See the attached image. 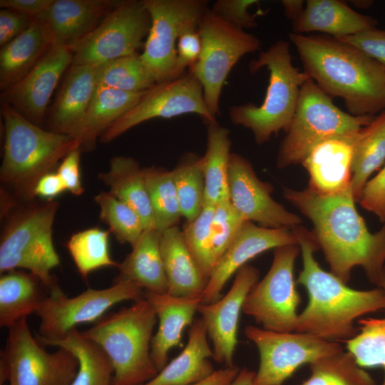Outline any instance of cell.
Segmentation results:
<instances>
[{"instance_id":"7c38bea8","label":"cell","mask_w":385,"mask_h":385,"mask_svg":"<svg viewBox=\"0 0 385 385\" xmlns=\"http://www.w3.org/2000/svg\"><path fill=\"white\" fill-rule=\"evenodd\" d=\"M299 245L274 250L272 265L265 277L247 294L242 312L262 329L277 332H295L300 296L294 278Z\"/></svg>"},{"instance_id":"f546056e","label":"cell","mask_w":385,"mask_h":385,"mask_svg":"<svg viewBox=\"0 0 385 385\" xmlns=\"http://www.w3.org/2000/svg\"><path fill=\"white\" fill-rule=\"evenodd\" d=\"M114 197L133 208L145 230L155 229L153 214L145 185L144 170L133 158L119 155L110 160L109 169L98 175Z\"/></svg>"},{"instance_id":"d590c367","label":"cell","mask_w":385,"mask_h":385,"mask_svg":"<svg viewBox=\"0 0 385 385\" xmlns=\"http://www.w3.org/2000/svg\"><path fill=\"white\" fill-rule=\"evenodd\" d=\"M143 170L155 229L162 232L177 226L182 215L173 171L154 166Z\"/></svg>"},{"instance_id":"c3c4849f","label":"cell","mask_w":385,"mask_h":385,"mask_svg":"<svg viewBox=\"0 0 385 385\" xmlns=\"http://www.w3.org/2000/svg\"><path fill=\"white\" fill-rule=\"evenodd\" d=\"M358 202L385 222V165L366 182Z\"/></svg>"},{"instance_id":"6da1fadb","label":"cell","mask_w":385,"mask_h":385,"mask_svg":"<svg viewBox=\"0 0 385 385\" xmlns=\"http://www.w3.org/2000/svg\"><path fill=\"white\" fill-rule=\"evenodd\" d=\"M283 195L312 222L314 239L332 274L347 284L351 270L359 266L376 284L385 266V222L371 233L356 210L351 189L322 195L309 187L284 188Z\"/></svg>"},{"instance_id":"ab89813d","label":"cell","mask_w":385,"mask_h":385,"mask_svg":"<svg viewBox=\"0 0 385 385\" xmlns=\"http://www.w3.org/2000/svg\"><path fill=\"white\" fill-rule=\"evenodd\" d=\"M108 237L109 231L92 227L73 234L67 242V249L83 279L101 267H118L119 263L110 256Z\"/></svg>"},{"instance_id":"4dcf8cb0","label":"cell","mask_w":385,"mask_h":385,"mask_svg":"<svg viewBox=\"0 0 385 385\" xmlns=\"http://www.w3.org/2000/svg\"><path fill=\"white\" fill-rule=\"evenodd\" d=\"M145 91L127 92L97 86L78 139L81 151L93 150L97 139L135 106Z\"/></svg>"},{"instance_id":"8d00e7d4","label":"cell","mask_w":385,"mask_h":385,"mask_svg":"<svg viewBox=\"0 0 385 385\" xmlns=\"http://www.w3.org/2000/svg\"><path fill=\"white\" fill-rule=\"evenodd\" d=\"M309 366V377L299 385H377L347 350L321 358Z\"/></svg>"},{"instance_id":"ee69618b","label":"cell","mask_w":385,"mask_h":385,"mask_svg":"<svg viewBox=\"0 0 385 385\" xmlns=\"http://www.w3.org/2000/svg\"><path fill=\"white\" fill-rule=\"evenodd\" d=\"M245 222L230 200L214 205L211 232L216 264L232 244Z\"/></svg>"},{"instance_id":"74e56055","label":"cell","mask_w":385,"mask_h":385,"mask_svg":"<svg viewBox=\"0 0 385 385\" xmlns=\"http://www.w3.org/2000/svg\"><path fill=\"white\" fill-rule=\"evenodd\" d=\"M376 285L385 292V266ZM358 323V334L344 342L346 349L362 368H382L381 385H385V317L361 319Z\"/></svg>"},{"instance_id":"f5cc1de1","label":"cell","mask_w":385,"mask_h":385,"mask_svg":"<svg viewBox=\"0 0 385 385\" xmlns=\"http://www.w3.org/2000/svg\"><path fill=\"white\" fill-rule=\"evenodd\" d=\"M64 190L66 188L59 175L56 172H51L40 178L35 186L34 195L51 201Z\"/></svg>"},{"instance_id":"ba28073f","label":"cell","mask_w":385,"mask_h":385,"mask_svg":"<svg viewBox=\"0 0 385 385\" xmlns=\"http://www.w3.org/2000/svg\"><path fill=\"white\" fill-rule=\"evenodd\" d=\"M58 204L54 200L30 203L14 211L1 234L0 272L25 269L51 288V274L60 265L52 237Z\"/></svg>"},{"instance_id":"d6a6232c","label":"cell","mask_w":385,"mask_h":385,"mask_svg":"<svg viewBox=\"0 0 385 385\" xmlns=\"http://www.w3.org/2000/svg\"><path fill=\"white\" fill-rule=\"evenodd\" d=\"M385 161V110L356 134L353 141L351 189L358 202L370 176Z\"/></svg>"},{"instance_id":"ac0fdd59","label":"cell","mask_w":385,"mask_h":385,"mask_svg":"<svg viewBox=\"0 0 385 385\" xmlns=\"http://www.w3.org/2000/svg\"><path fill=\"white\" fill-rule=\"evenodd\" d=\"M73 50L53 43L38 63L18 83L1 91V103H7L41 126L50 99L61 78L72 65Z\"/></svg>"},{"instance_id":"4fadbf2b","label":"cell","mask_w":385,"mask_h":385,"mask_svg":"<svg viewBox=\"0 0 385 385\" xmlns=\"http://www.w3.org/2000/svg\"><path fill=\"white\" fill-rule=\"evenodd\" d=\"M143 0L118 1L101 23L73 48L74 65L96 67L138 53L150 27Z\"/></svg>"},{"instance_id":"8992f818","label":"cell","mask_w":385,"mask_h":385,"mask_svg":"<svg viewBox=\"0 0 385 385\" xmlns=\"http://www.w3.org/2000/svg\"><path fill=\"white\" fill-rule=\"evenodd\" d=\"M286 41L274 43L250 63L251 72L266 67L270 72L269 84L260 106L248 103L232 106L229 117L235 125L250 129L258 144L268 141L280 130H287L294 114L299 91L309 78L294 66Z\"/></svg>"},{"instance_id":"60d3db41","label":"cell","mask_w":385,"mask_h":385,"mask_svg":"<svg viewBox=\"0 0 385 385\" xmlns=\"http://www.w3.org/2000/svg\"><path fill=\"white\" fill-rule=\"evenodd\" d=\"M199 157L186 153L172 170L181 215L187 222L196 219L205 205V179Z\"/></svg>"},{"instance_id":"1f68e13d","label":"cell","mask_w":385,"mask_h":385,"mask_svg":"<svg viewBox=\"0 0 385 385\" xmlns=\"http://www.w3.org/2000/svg\"><path fill=\"white\" fill-rule=\"evenodd\" d=\"M207 125V148L200 160L205 179V203L215 205L230 200L228 174L231 140L227 128L217 122Z\"/></svg>"},{"instance_id":"83f0119b","label":"cell","mask_w":385,"mask_h":385,"mask_svg":"<svg viewBox=\"0 0 385 385\" xmlns=\"http://www.w3.org/2000/svg\"><path fill=\"white\" fill-rule=\"evenodd\" d=\"M160 233V252L168 279V293L178 297L202 294L208 279L186 245L182 230L174 226Z\"/></svg>"},{"instance_id":"e0dca14e","label":"cell","mask_w":385,"mask_h":385,"mask_svg":"<svg viewBox=\"0 0 385 385\" xmlns=\"http://www.w3.org/2000/svg\"><path fill=\"white\" fill-rule=\"evenodd\" d=\"M230 201L245 221L269 228L300 225L301 218L271 196L272 188L256 175L251 163L232 153L229 164Z\"/></svg>"},{"instance_id":"7a4b0ae2","label":"cell","mask_w":385,"mask_h":385,"mask_svg":"<svg viewBox=\"0 0 385 385\" xmlns=\"http://www.w3.org/2000/svg\"><path fill=\"white\" fill-rule=\"evenodd\" d=\"M292 229L302 258L297 282L308 294V302L299 313L295 332L335 342L354 338L359 332L356 319L385 309V292L379 287L352 289L331 272L324 270L314 255L319 248L312 232L300 225Z\"/></svg>"},{"instance_id":"cb8c5ba5","label":"cell","mask_w":385,"mask_h":385,"mask_svg":"<svg viewBox=\"0 0 385 385\" xmlns=\"http://www.w3.org/2000/svg\"><path fill=\"white\" fill-rule=\"evenodd\" d=\"M114 0H53L38 19L54 43L72 48L88 35L114 7Z\"/></svg>"},{"instance_id":"52a82bcc","label":"cell","mask_w":385,"mask_h":385,"mask_svg":"<svg viewBox=\"0 0 385 385\" xmlns=\"http://www.w3.org/2000/svg\"><path fill=\"white\" fill-rule=\"evenodd\" d=\"M375 115H354L340 110L310 78L302 86L296 110L277 158L278 168L302 163L320 143L353 135Z\"/></svg>"},{"instance_id":"836d02e7","label":"cell","mask_w":385,"mask_h":385,"mask_svg":"<svg viewBox=\"0 0 385 385\" xmlns=\"http://www.w3.org/2000/svg\"><path fill=\"white\" fill-rule=\"evenodd\" d=\"M38 282L31 273L11 270L0 277V326L9 328L36 312L43 300Z\"/></svg>"},{"instance_id":"f6af8a7d","label":"cell","mask_w":385,"mask_h":385,"mask_svg":"<svg viewBox=\"0 0 385 385\" xmlns=\"http://www.w3.org/2000/svg\"><path fill=\"white\" fill-rule=\"evenodd\" d=\"M258 2L256 0H218L210 11L233 26L241 30L255 27V16L249 8Z\"/></svg>"},{"instance_id":"f35d334b","label":"cell","mask_w":385,"mask_h":385,"mask_svg":"<svg viewBox=\"0 0 385 385\" xmlns=\"http://www.w3.org/2000/svg\"><path fill=\"white\" fill-rule=\"evenodd\" d=\"M94 70L97 86L123 91L142 92L157 83L139 53L107 61Z\"/></svg>"},{"instance_id":"6f0895ef","label":"cell","mask_w":385,"mask_h":385,"mask_svg":"<svg viewBox=\"0 0 385 385\" xmlns=\"http://www.w3.org/2000/svg\"><path fill=\"white\" fill-rule=\"evenodd\" d=\"M4 385H6V384H4Z\"/></svg>"},{"instance_id":"db71d44e","label":"cell","mask_w":385,"mask_h":385,"mask_svg":"<svg viewBox=\"0 0 385 385\" xmlns=\"http://www.w3.org/2000/svg\"><path fill=\"white\" fill-rule=\"evenodd\" d=\"M236 366L215 371L206 379L192 385H228L239 372Z\"/></svg>"},{"instance_id":"f1b7e54d","label":"cell","mask_w":385,"mask_h":385,"mask_svg":"<svg viewBox=\"0 0 385 385\" xmlns=\"http://www.w3.org/2000/svg\"><path fill=\"white\" fill-rule=\"evenodd\" d=\"M160 235L155 229L145 230L132 246L123 262L116 279L131 281L147 292L168 293V285L160 252Z\"/></svg>"},{"instance_id":"7dc6e473","label":"cell","mask_w":385,"mask_h":385,"mask_svg":"<svg viewBox=\"0 0 385 385\" xmlns=\"http://www.w3.org/2000/svg\"><path fill=\"white\" fill-rule=\"evenodd\" d=\"M336 39L360 50L385 66V30L376 28Z\"/></svg>"},{"instance_id":"f907efd6","label":"cell","mask_w":385,"mask_h":385,"mask_svg":"<svg viewBox=\"0 0 385 385\" xmlns=\"http://www.w3.org/2000/svg\"><path fill=\"white\" fill-rule=\"evenodd\" d=\"M35 19L8 9L0 10V46L8 43L23 32Z\"/></svg>"},{"instance_id":"44dd1931","label":"cell","mask_w":385,"mask_h":385,"mask_svg":"<svg viewBox=\"0 0 385 385\" xmlns=\"http://www.w3.org/2000/svg\"><path fill=\"white\" fill-rule=\"evenodd\" d=\"M96 88L93 67L72 64L63 76L50 107L48 130L78 142Z\"/></svg>"},{"instance_id":"d6986e66","label":"cell","mask_w":385,"mask_h":385,"mask_svg":"<svg viewBox=\"0 0 385 385\" xmlns=\"http://www.w3.org/2000/svg\"><path fill=\"white\" fill-rule=\"evenodd\" d=\"M259 275L256 267L245 265L236 272L226 294L215 302L201 303L198 307L197 312L212 344V359L226 367L235 366L233 357L238 342L240 312L247 294L258 282Z\"/></svg>"},{"instance_id":"30bf717a","label":"cell","mask_w":385,"mask_h":385,"mask_svg":"<svg viewBox=\"0 0 385 385\" xmlns=\"http://www.w3.org/2000/svg\"><path fill=\"white\" fill-rule=\"evenodd\" d=\"M198 31L202 51L189 73L200 83L207 108L216 118L220 113L222 89L230 71L243 56L257 51L260 42L252 34L222 20L210 9L199 22Z\"/></svg>"},{"instance_id":"9c48e42d","label":"cell","mask_w":385,"mask_h":385,"mask_svg":"<svg viewBox=\"0 0 385 385\" xmlns=\"http://www.w3.org/2000/svg\"><path fill=\"white\" fill-rule=\"evenodd\" d=\"M78 368L68 350L46 351L31 334L27 318L9 328L0 357V385H71Z\"/></svg>"},{"instance_id":"816d5d0a","label":"cell","mask_w":385,"mask_h":385,"mask_svg":"<svg viewBox=\"0 0 385 385\" xmlns=\"http://www.w3.org/2000/svg\"><path fill=\"white\" fill-rule=\"evenodd\" d=\"M53 0H1V9H8L29 16L35 19L41 17Z\"/></svg>"},{"instance_id":"5b68a950","label":"cell","mask_w":385,"mask_h":385,"mask_svg":"<svg viewBox=\"0 0 385 385\" xmlns=\"http://www.w3.org/2000/svg\"><path fill=\"white\" fill-rule=\"evenodd\" d=\"M157 316L145 298L104 315L81 334L96 343L111 360L112 385H142L158 373L150 355Z\"/></svg>"},{"instance_id":"4316f807","label":"cell","mask_w":385,"mask_h":385,"mask_svg":"<svg viewBox=\"0 0 385 385\" xmlns=\"http://www.w3.org/2000/svg\"><path fill=\"white\" fill-rule=\"evenodd\" d=\"M53 43L47 26L39 19L19 36L1 47L0 89L4 91L22 79Z\"/></svg>"},{"instance_id":"7402d4cb","label":"cell","mask_w":385,"mask_h":385,"mask_svg":"<svg viewBox=\"0 0 385 385\" xmlns=\"http://www.w3.org/2000/svg\"><path fill=\"white\" fill-rule=\"evenodd\" d=\"M143 297L153 307L158 319L150 355L159 372L167 365L170 351L182 346L183 331L193 323L194 315L202 303V294L178 297L146 291Z\"/></svg>"},{"instance_id":"e575fe53","label":"cell","mask_w":385,"mask_h":385,"mask_svg":"<svg viewBox=\"0 0 385 385\" xmlns=\"http://www.w3.org/2000/svg\"><path fill=\"white\" fill-rule=\"evenodd\" d=\"M45 345L64 348L78 361V368L71 385H112L113 364L105 351L75 329L64 338Z\"/></svg>"},{"instance_id":"277c9868","label":"cell","mask_w":385,"mask_h":385,"mask_svg":"<svg viewBox=\"0 0 385 385\" xmlns=\"http://www.w3.org/2000/svg\"><path fill=\"white\" fill-rule=\"evenodd\" d=\"M1 115L4 125L1 182L16 197L31 200L40 178L79 148V143L69 135L41 128L7 103H1Z\"/></svg>"},{"instance_id":"b9f144b4","label":"cell","mask_w":385,"mask_h":385,"mask_svg":"<svg viewBox=\"0 0 385 385\" xmlns=\"http://www.w3.org/2000/svg\"><path fill=\"white\" fill-rule=\"evenodd\" d=\"M94 200L100 208L99 217L109 232L120 244L133 246L145 230L139 215L109 192H100Z\"/></svg>"},{"instance_id":"9a60e30c","label":"cell","mask_w":385,"mask_h":385,"mask_svg":"<svg viewBox=\"0 0 385 385\" xmlns=\"http://www.w3.org/2000/svg\"><path fill=\"white\" fill-rule=\"evenodd\" d=\"M150 27L140 54L156 83L175 78L177 43L186 29L198 26L208 9L203 0H143Z\"/></svg>"},{"instance_id":"d4e9b609","label":"cell","mask_w":385,"mask_h":385,"mask_svg":"<svg viewBox=\"0 0 385 385\" xmlns=\"http://www.w3.org/2000/svg\"><path fill=\"white\" fill-rule=\"evenodd\" d=\"M373 17L359 14L338 0H308L292 22L293 33L319 31L334 38L355 35L376 28Z\"/></svg>"},{"instance_id":"ffe728a7","label":"cell","mask_w":385,"mask_h":385,"mask_svg":"<svg viewBox=\"0 0 385 385\" xmlns=\"http://www.w3.org/2000/svg\"><path fill=\"white\" fill-rule=\"evenodd\" d=\"M289 245H298L292 227L269 228L245 221L212 270L202 294V303L217 301L230 278L250 260L265 251Z\"/></svg>"},{"instance_id":"7bdbcfd3","label":"cell","mask_w":385,"mask_h":385,"mask_svg":"<svg viewBox=\"0 0 385 385\" xmlns=\"http://www.w3.org/2000/svg\"><path fill=\"white\" fill-rule=\"evenodd\" d=\"M213 211V205L205 203L200 215L191 222H186L182 230L186 245L207 279L216 264L211 232Z\"/></svg>"},{"instance_id":"2e32d148","label":"cell","mask_w":385,"mask_h":385,"mask_svg":"<svg viewBox=\"0 0 385 385\" xmlns=\"http://www.w3.org/2000/svg\"><path fill=\"white\" fill-rule=\"evenodd\" d=\"M188 113L199 115L207 123L217 122L207 108L200 83L189 72L146 90L138 103L111 125L99 140L110 143L153 118H172Z\"/></svg>"},{"instance_id":"11a10c76","label":"cell","mask_w":385,"mask_h":385,"mask_svg":"<svg viewBox=\"0 0 385 385\" xmlns=\"http://www.w3.org/2000/svg\"><path fill=\"white\" fill-rule=\"evenodd\" d=\"M304 1L301 0H284L282 1L285 15L293 21L297 20L301 15L304 6Z\"/></svg>"},{"instance_id":"681fc988","label":"cell","mask_w":385,"mask_h":385,"mask_svg":"<svg viewBox=\"0 0 385 385\" xmlns=\"http://www.w3.org/2000/svg\"><path fill=\"white\" fill-rule=\"evenodd\" d=\"M81 152L80 148L71 150L63 158L56 170L66 190L75 195H81L84 191L80 173Z\"/></svg>"},{"instance_id":"5bb4252c","label":"cell","mask_w":385,"mask_h":385,"mask_svg":"<svg viewBox=\"0 0 385 385\" xmlns=\"http://www.w3.org/2000/svg\"><path fill=\"white\" fill-rule=\"evenodd\" d=\"M244 334L259 352L256 385H282L300 366L344 349L339 342L297 332H277L248 325Z\"/></svg>"},{"instance_id":"3957f363","label":"cell","mask_w":385,"mask_h":385,"mask_svg":"<svg viewBox=\"0 0 385 385\" xmlns=\"http://www.w3.org/2000/svg\"><path fill=\"white\" fill-rule=\"evenodd\" d=\"M304 72L330 98L340 97L349 113L385 110V66L335 38L291 33Z\"/></svg>"},{"instance_id":"bcb514c9","label":"cell","mask_w":385,"mask_h":385,"mask_svg":"<svg viewBox=\"0 0 385 385\" xmlns=\"http://www.w3.org/2000/svg\"><path fill=\"white\" fill-rule=\"evenodd\" d=\"M201 51L202 41L198 26H191L184 30L177 43L175 78L183 76L186 68L190 69L197 62Z\"/></svg>"},{"instance_id":"8fae6325","label":"cell","mask_w":385,"mask_h":385,"mask_svg":"<svg viewBox=\"0 0 385 385\" xmlns=\"http://www.w3.org/2000/svg\"><path fill=\"white\" fill-rule=\"evenodd\" d=\"M143 294L142 287L127 279H116L105 289L88 288L73 297H68L56 284L36 312L40 318L36 338L42 345L61 339L78 325L97 322L115 304L140 300Z\"/></svg>"},{"instance_id":"9f6ffc18","label":"cell","mask_w":385,"mask_h":385,"mask_svg":"<svg viewBox=\"0 0 385 385\" xmlns=\"http://www.w3.org/2000/svg\"><path fill=\"white\" fill-rule=\"evenodd\" d=\"M255 376V372L244 368L239 371L237 375L228 385H256Z\"/></svg>"},{"instance_id":"603a6c76","label":"cell","mask_w":385,"mask_h":385,"mask_svg":"<svg viewBox=\"0 0 385 385\" xmlns=\"http://www.w3.org/2000/svg\"><path fill=\"white\" fill-rule=\"evenodd\" d=\"M357 133L327 139L310 152L302 163L309 176V188L322 195L351 189L353 141Z\"/></svg>"},{"instance_id":"484cf974","label":"cell","mask_w":385,"mask_h":385,"mask_svg":"<svg viewBox=\"0 0 385 385\" xmlns=\"http://www.w3.org/2000/svg\"><path fill=\"white\" fill-rule=\"evenodd\" d=\"M207 337L202 319H196L190 327L188 340L183 351L142 385H192L210 376L215 370L208 359L213 357V351Z\"/></svg>"}]
</instances>
